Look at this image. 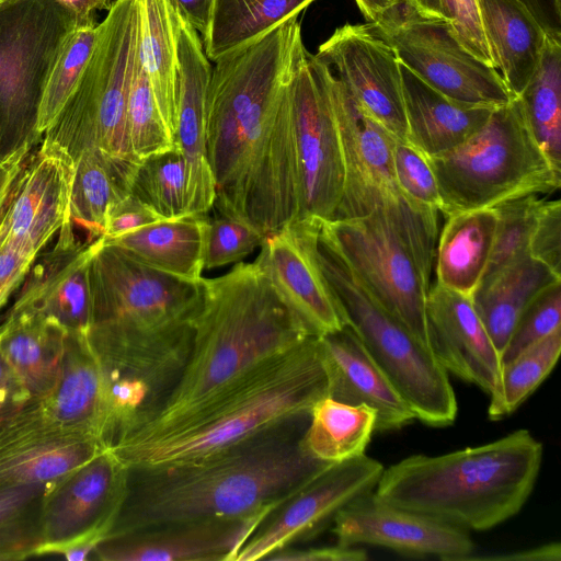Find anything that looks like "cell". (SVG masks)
Here are the masks:
<instances>
[{
  "instance_id": "6da1fadb",
  "label": "cell",
  "mask_w": 561,
  "mask_h": 561,
  "mask_svg": "<svg viewBox=\"0 0 561 561\" xmlns=\"http://www.w3.org/2000/svg\"><path fill=\"white\" fill-rule=\"evenodd\" d=\"M296 57L290 34L275 27L217 58L207 89L205 144L216 186L211 209L265 237L298 219L290 90Z\"/></svg>"
},
{
  "instance_id": "7a4b0ae2",
  "label": "cell",
  "mask_w": 561,
  "mask_h": 561,
  "mask_svg": "<svg viewBox=\"0 0 561 561\" xmlns=\"http://www.w3.org/2000/svg\"><path fill=\"white\" fill-rule=\"evenodd\" d=\"M308 415L196 462L129 471L127 494L110 537L169 523L271 513L333 465L302 449Z\"/></svg>"
},
{
  "instance_id": "3957f363",
  "label": "cell",
  "mask_w": 561,
  "mask_h": 561,
  "mask_svg": "<svg viewBox=\"0 0 561 561\" xmlns=\"http://www.w3.org/2000/svg\"><path fill=\"white\" fill-rule=\"evenodd\" d=\"M202 279L152 268L101 237L91 264L93 322L87 332L99 363L165 400L188 356L204 300Z\"/></svg>"
},
{
  "instance_id": "277c9868",
  "label": "cell",
  "mask_w": 561,
  "mask_h": 561,
  "mask_svg": "<svg viewBox=\"0 0 561 561\" xmlns=\"http://www.w3.org/2000/svg\"><path fill=\"white\" fill-rule=\"evenodd\" d=\"M202 280L204 300L185 365L156 415L125 437L171 428L309 337L256 259Z\"/></svg>"
},
{
  "instance_id": "5b68a950",
  "label": "cell",
  "mask_w": 561,
  "mask_h": 561,
  "mask_svg": "<svg viewBox=\"0 0 561 561\" xmlns=\"http://www.w3.org/2000/svg\"><path fill=\"white\" fill-rule=\"evenodd\" d=\"M325 396L328 381L317 337L309 336L171 428L125 437L107 449L129 471L188 465L308 415Z\"/></svg>"
},
{
  "instance_id": "8992f818",
  "label": "cell",
  "mask_w": 561,
  "mask_h": 561,
  "mask_svg": "<svg viewBox=\"0 0 561 561\" xmlns=\"http://www.w3.org/2000/svg\"><path fill=\"white\" fill-rule=\"evenodd\" d=\"M543 447L518 430L439 456L413 455L385 468L375 496L461 529L486 530L516 515L536 484Z\"/></svg>"
},
{
  "instance_id": "52a82bcc",
  "label": "cell",
  "mask_w": 561,
  "mask_h": 561,
  "mask_svg": "<svg viewBox=\"0 0 561 561\" xmlns=\"http://www.w3.org/2000/svg\"><path fill=\"white\" fill-rule=\"evenodd\" d=\"M311 61L327 88L340 135L344 185L335 219L382 213L430 283L438 239V211L408 197L393 167L394 138L354 99L313 55Z\"/></svg>"
},
{
  "instance_id": "ba28073f",
  "label": "cell",
  "mask_w": 561,
  "mask_h": 561,
  "mask_svg": "<svg viewBox=\"0 0 561 561\" xmlns=\"http://www.w3.org/2000/svg\"><path fill=\"white\" fill-rule=\"evenodd\" d=\"M426 159L445 216L494 207L523 195L551 194L561 185V171L534 138L517 98L495 107L461 146Z\"/></svg>"
},
{
  "instance_id": "9c48e42d",
  "label": "cell",
  "mask_w": 561,
  "mask_h": 561,
  "mask_svg": "<svg viewBox=\"0 0 561 561\" xmlns=\"http://www.w3.org/2000/svg\"><path fill=\"white\" fill-rule=\"evenodd\" d=\"M314 252L345 325L357 335L416 420L435 427L453 424L458 411L456 396L447 371L432 351L370 294L319 229Z\"/></svg>"
},
{
  "instance_id": "30bf717a",
  "label": "cell",
  "mask_w": 561,
  "mask_h": 561,
  "mask_svg": "<svg viewBox=\"0 0 561 561\" xmlns=\"http://www.w3.org/2000/svg\"><path fill=\"white\" fill-rule=\"evenodd\" d=\"M140 0H115L98 24L91 56L64 108L43 138L136 159L127 135V102L139 46Z\"/></svg>"
},
{
  "instance_id": "8fae6325",
  "label": "cell",
  "mask_w": 561,
  "mask_h": 561,
  "mask_svg": "<svg viewBox=\"0 0 561 561\" xmlns=\"http://www.w3.org/2000/svg\"><path fill=\"white\" fill-rule=\"evenodd\" d=\"M75 16L55 0L0 4V160L42 141L36 123L44 85Z\"/></svg>"
},
{
  "instance_id": "7c38bea8",
  "label": "cell",
  "mask_w": 561,
  "mask_h": 561,
  "mask_svg": "<svg viewBox=\"0 0 561 561\" xmlns=\"http://www.w3.org/2000/svg\"><path fill=\"white\" fill-rule=\"evenodd\" d=\"M401 64L453 101L496 107L514 96L499 71L470 54L443 16L398 0L371 21Z\"/></svg>"
},
{
  "instance_id": "4fadbf2b",
  "label": "cell",
  "mask_w": 561,
  "mask_h": 561,
  "mask_svg": "<svg viewBox=\"0 0 561 561\" xmlns=\"http://www.w3.org/2000/svg\"><path fill=\"white\" fill-rule=\"evenodd\" d=\"M319 233L370 294L430 348L426 296L431 286L388 218L375 211L360 218L321 220Z\"/></svg>"
},
{
  "instance_id": "5bb4252c",
  "label": "cell",
  "mask_w": 561,
  "mask_h": 561,
  "mask_svg": "<svg viewBox=\"0 0 561 561\" xmlns=\"http://www.w3.org/2000/svg\"><path fill=\"white\" fill-rule=\"evenodd\" d=\"M290 90L299 184L297 220H333L344 185L342 146L327 88L304 43Z\"/></svg>"
},
{
  "instance_id": "9a60e30c",
  "label": "cell",
  "mask_w": 561,
  "mask_h": 561,
  "mask_svg": "<svg viewBox=\"0 0 561 561\" xmlns=\"http://www.w3.org/2000/svg\"><path fill=\"white\" fill-rule=\"evenodd\" d=\"M383 469L365 454L329 466L266 516L234 561L268 560L293 543L313 537L341 508L373 492Z\"/></svg>"
},
{
  "instance_id": "2e32d148",
  "label": "cell",
  "mask_w": 561,
  "mask_h": 561,
  "mask_svg": "<svg viewBox=\"0 0 561 561\" xmlns=\"http://www.w3.org/2000/svg\"><path fill=\"white\" fill-rule=\"evenodd\" d=\"M128 481L129 470L104 449L54 483L41 507L37 556L75 539H90L98 546L108 539Z\"/></svg>"
},
{
  "instance_id": "e0dca14e",
  "label": "cell",
  "mask_w": 561,
  "mask_h": 561,
  "mask_svg": "<svg viewBox=\"0 0 561 561\" xmlns=\"http://www.w3.org/2000/svg\"><path fill=\"white\" fill-rule=\"evenodd\" d=\"M313 56L396 140L408 141L400 61L371 22L341 25Z\"/></svg>"
},
{
  "instance_id": "ac0fdd59",
  "label": "cell",
  "mask_w": 561,
  "mask_h": 561,
  "mask_svg": "<svg viewBox=\"0 0 561 561\" xmlns=\"http://www.w3.org/2000/svg\"><path fill=\"white\" fill-rule=\"evenodd\" d=\"M75 160L66 147L43 138L21 170L0 216V247L37 257L69 220Z\"/></svg>"
},
{
  "instance_id": "d6986e66",
  "label": "cell",
  "mask_w": 561,
  "mask_h": 561,
  "mask_svg": "<svg viewBox=\"0 0 561 561\" xmlns=\"http://www.w3.org/2000/svg\"><path fill=\"white\" fill-rule=\"evenodd\" d=\"M100 241L81 239L69 218L53 248L36 257L10 311L42 314L68 331L88 332L93 322L91 264Z\"/></svg>"
},
{
  "instance_id": "ffe728a7",
  "label": "cell",
  "mask_w": 561,
  "mask_h": 561,
  "mask_svg": "<svg viewBox=\"0 0 561 561\" xmlns=\"http://www.w3.org/2000/svg\"><path fill=\"white\" fill-rule=\"evenodd\" d=\"M320 221L317 218L297 220L267 236L256 257L280 297L313 337L345 325L316 257Z\"/></svg>"
},
{
  "instance_id": "44dd1931",
  "label": "cell",
  "mask_w": 561,
  "mask_h": 561,
  "mask_svg": "<svg viewBox=\"0 0 561 561\" xmlns=\"http://www.w3.org/2000/svg\"><path fill=\"white\" fill-rule=\"evenodd\" d=\"M331 524L342 546L366 543L448 561H463L474 550L467 530L386 504L374 491L341 508Z\"/></svg>"
},
{
  "instance_id": "7402d4cb",
  "label": "cell",
  "mask_w": 561,
  "mask_h": 561,
  "mask_svg": "<svg viewBox=\"0 0 561 561\" xmlns=\"http://www.w3.org/2000/svg\"><path fill=\"white\" fill-rule=\"evenodd\" d=\"M104 449L93 437L49 421L33 401L0 430V488L51 485Z\"/></svg>"
},
{
  "instance_id": "603a6c76",
  "label": "cell",
  "mask_w": 561,
  "mask_h": 561,
  "mask_svg": "<svg viewBox=\"0 0 561 561\" xmlns=\"http://www.w3.org/2000/svg\"><path fill=\"white\" fill-rule=\"evenodd\" d=\"M268 514L149 527L112 536L93 554L103 561H234Z\"/></svg>"
},
{
  "instance_id": "cb8c5ba5",
  "label": "cell",
  "mask_w": 561,
  "mask_h": 561,
  "mask_svg": "<svg viewBox=\"0 0 561 561\" xmlns=\"http://www.w3.org/2000/svg\"><path fill=\"white\" fill-rule=\"evenodd\" d=\"M211 66L197 31L180 13L178 30V93L174 145L187 171V216L208 214L216 198L206 156V95Z\"/></svg>"
},
{
  "instance_id": "d4e9b609",
  "label": "cell",
  "mask_w": 561,
  "mask_h": 561,
  "mask_svg": "<svg viewBox=\"0 0 561 561\" xmlns=\"http://www.w3.org/2000/svg\"><path fill=\"white\" fill-rule=\"evenodd\" d=\"M426 320L430 348L443 368L491 396L500 378L501 354L471 298L435 284L426 296Z\"/></svg>"
},
{
  "instance_id": "484cf974",
  "label": "cell",
  "mask_w": 561,
  "mask_h": 561,
  "mask_svg": "<svg viewBox=\"0 0 561 561\" xmlns=\"http://www.w3.org/2000/svg\"><path fill=\"white\" fill-rule=\"evenodd\" d=\"M317 343L327 375L328 397L374 409L378 432L400 430L416 420L350 327L317 337Z\"/></svg>"
},
{
  "instance_id": "4316f807",
  "label": "cell",
  "mask_w": 561,
  "mask_h": 561,
  "mask_svg": "<svg viewBox=\"0 0 561 561\" xmlns=\"http://www.w3.org/2000/svg\"><path fill=\"white\" fill-rule=\"evenodd\" d=\"M400 69L408 141L425 158L442 156L461 146L486 123L495 108L453 101L401 62Z\"/></svg>"
},
{
  "instance_id": "83f0119b",
  "label": "cell",
  "mask_w": 561,
  "mask_h": 561,
  "mask_svg": "<svg viewBox=\"0 0 561 561\" xmlns=\"http://www.w3.org/2000/svg\"><path fill=\"white\" fill-rule=\"evenodd\" d=\"M37 402L49 421L89 435L103 447V381L87 332L67 331L56 382Z\"/></svg>"
},
{
  "instance_id": "f1b7e54d",
  "label": "cell",
  "mask_w": 561,
  "mask_h": 561,
  "mask_svg": "<svg viewBox=\"0 0 561 561\" xmlns=\"http://www.w3.org/2000/svg\"><path fill=\"white\" fill-rule=\"evenodd\" d=\"M478 7L494 67L516 98L534 76L548 34L520 0H478Z\"/></svg>"
},
{
  "instance_id": "f546056e",
  "label": "cell",
  "mask_w": 561,
  "mask_h": 561,
  "mask_svg": "<svg viewBox=\"0 0 561 561\" xmlns=\"http://www.w3.org/2000/svg\"><path fill=\"white\" fill-rule=\"evenodd\" d=\"M496 224L494 207L446 216L435 249L436 284L471 298L489 264Z\"/></svg>"
},
{
  "instance_id": "4dcf8cb0",
  "label": "cell",
  "mask_w": 561,
  "mask_h": 561,
  "mask_svg": "<svg viewBox=\"0 0 561 561\" xmlns=\"http://www.w3.org/2000/svg\"><path fill=\"white\" fill-rule=\"evenodd\" d=\"M67 331L33 312L9 311L2 322L0 352L34 401L43 400L56 382Z\"/></svg>"
},
{
  "instance_id": "1f68e13d",
  "label": "cell",
  "mask_w": 561,
  "mask_h": 561,
  "mask_svg": "<svg viewBox=\"0 0 561 561\" xmlns=\"http://www.w3.org/2000/svg\"><path fill=\"white\" fill-rule=\"evenodd\" d=\"M69 218L89 240L102 237L108 209L130 195L139 160L85 148L75 157Z\"/></svg>"
},
{
  "instance_id": "d6a6232c",
  "label": "cell",
  "mask_w": 561,
  "mask_h": 561,
  "mask_svg": "<svg viewBox=\"0 0 561 561\" xmlns=\"http://www.w3.org/2000/svg\"><path fill=\"white\" fill-rule=\"evenodd\" d=\"M560 280L561 276L529 254L481 279L471 300L500 354L527 306Z\"/></svg>"
},
{
  "instance_id": "836d02e7",
  "label": "cell",
  "mask_w": 561,
  "mask_h": 561,
  "mask_svg": "<svg viewBox=\"0 0 561 561\" xmlns=\"http://www.w3.org/2000/svg\"><path fill=\"white\" fill-rule=\"evenodd\" d=\"M206 215L153 222L104 243L161 272L190 279L202 278Z\"/></svg>"
},
{
  "instance_id": "e575fe53",
  "label": "cell",
  "mask_w": 561,
  "mask_h": 561,
  "mask_svg": "<svg viewBox=\"0 0 561 561\" xmlns=\"http://www.w3.org/2000/svg\"><path fill=\"white\" fill-rule=\"evenodd\" d=\"M179 19L175 0H140L138 56L173 141L176 129Z\"/></svg>"
},
{
  "instance_id": "d590c367",
  "label": "cell",
  "mask_w": 561,
  "mask_h": 561,
  "mask_svg": "<svg viewBox=\"0 0 561 561\" xmlns=\"http://www.w3.org/2000/svg\"><path fill=\"white\" fill-rule=\"evenodd\" d=\"M376 419L375 410L366 404H347L325 396L309 412L301 447L327 463L353 459L365 454Z\"/></svg>"
},
{
  "instance_id": "8d00e7d4",
  "label": "cell",
  "mask_w": 561,
  "mask_h": 561,
  "mask_svg": "<svg viewBox=\"0 0 561 561\" xmlns=\"http://www.w3.org/2000/svg\"><path fill=\"white\" fill-rule=\"evenodd\" d=\"M314 0H215L207 35L202 41L209 60L271 31Z\"/></svg>"
},
{
  "instance_id": "74e56055",
  "label": "cell",
  "mask_w": 561,
  "mask_h": 561,
  "mask_svg": "<svg viewBox=\"0 0 561 561\" xmlns=\"http://www.w3.org/2000/svg\"><path fill=\"white\" fill-rule=\"evenodd\" d=\"M516 98L534 138L561 171V37L547 35L538 67Z\"/></svg>"
},
{
  "instance_id": "f35d334b",
  "label": "cell",
  "mask_w": 561,
  "mask_h": 561,
  "mask_svg": "<svg viewBox=\"0 0 561 561\" xmlns=\"http://www.w3.org/2000/svg\"><path fill=\"white\" fill-rule=\"evenodd\" d=\"M130 195L152 209L163 220L187 216V171L179 146L139 160Z\"/></svg>"
},
{
  "instance_id": "ab89813d",
  "label": "cell",
  "mask_w": 561,
  "mask_h": 561,
  "mask_svg": "<svg viewBox=\"0 0 561 561\" xmlns=\"http://www.w3.org/2000/svg\"><path fill=\"white\" fill-rule=\"evenodd\" d=\"M561 353V329L502 364L500 378L490 396L489 417L512 414L547 378Z\"/></svg>"
},
{
  "instance_id": "60d3db41",
  "label": "cell",
  "mask_w": 561,
  "mask_h": 561,
  "mask_svg": "<svg viewBox=\"0 0 561 561\" xmlns=\"http://www.w3.org/2000/svg\"><path fill=\"white\" fill-rule=\"evenodd\" d=\"M51 485L0 488V560L37 556L41 507Z\"/></svg>"
},
{
  "instance_id": "b9f144b4",
  "label": "cell",
  "mask_w": 561,
  "mask_h": 561,
  "mask_svg": "<svg viewBox=\"0 0 561 561\" xmlns=\"http://www.w3.org/2000/svg\"><path fill=\"white\" fill-rule=\"evenodd\" d=\"M98 34V24L75 26L53 62L42 93L36 130L43 139L71 95L87 65Z\"/></svg>"
},
{
  "instance_id": "7bdbcfd3",
  "label": "cell",
  "mask_w": 561,
  "mask_h": 561,
  "mask_svg": "<svg viewBox=\"0 0 561 561\" xmlns=\"http://www.w3.org/2000/svg\"><path fill=\"white\" fill-rule=\"evenodd\" d=\"M127 135L130 151L138 160L174 146L138 54L127 102Z\"/></svg>"
},
{
  "instance_id": "ee69618b",
  "label": "cell",
  "mask_w": 561,
  "mask_h": 561,
  "mask_svg": "<svg viewBox=\"0 0 561 561\" xmlns=\"http://www.w3.org/2000/svg\"><path fill=\"white\" fill-rule=\"evenodd\" d=\"M542 198L528 194L494 206L497 224L494 243L483 278L529 254L530 236Z\"/></svg>"
},
{
  "instance_id": "f6af8a7d",
  "label": "cell",
  "mask_w": 561,
  "mask_h": 561,
  "mask_svg": "<svg viewBox=\"0 0 561 561\" xmlns=\"http://www.w3.org/2000/svg\"><path fill=\"white\" fill-rule=\"evenodd\" d=\"M206 216L203 240L204 270L239 263L262 245L265 236L250 224L215 209Z\"/></svg>"
},
{
  "instance_id": "bcb514c9",
  "label": "cell",
  "mask_w": 561,
  "mask_h": 561,
  "mask_svg": "<svg viewBox=\"0 0 561 561\" xmlns=\"http://www.w3.org/2000/svg\"><path fill=\"white\" fill-rule=\"evenodd\" d=\"M561 329V280L545 288L517 320L501 354L502 364Z\"/></svg>"
},
{
  "instance_id": "7dc6e473",
  "label": "cell",
  "mask_w": 561,
  "mask_h": 561,
  "mask_svg": "<svg viewBox=\"0 0 561 561\" xmlns=\"http://www.w3.org/2000/svg\"><path fill=\"white\" fill-rule=\"evenodd\" d=\"M393 167L397 183L408 197L428 209L440 211L437 182L423 153L408 141L394 140Z\"/></svg>"
},
{
  "instance_id": "c3c4849f",
  "label": "cell",
  "mask_w": 561,
  "mask_h": 561,
  "mask_svg": "<svg viewBox=\"0 0 561 561\" xmlns=\"http://www.w3.org/2000/svg\"><path fill=\"white\" fill-rule=\"evenodd\" d=\"M439 3L443 16L449 21L459 43L478 59L494 67L480 20L478 0H439Z\"/></svg>"
},
{
  "instance_id": "681fc988",
  "label": "cell",
  "mask_w": 561,
  "mask_h": 561,
  "mask_svg": "<svg viewBox=\"0 0 561 561\" xmlns=\"http://www.w3.org/2000/svg\"><path fill=\"white\" fill-rule=\"evenodd\" d=\"M529 255L561 276V203L542 199L529 241Z\"/></svg>"
},
{
  "instance_id": "f907efd6",
  "label": "cell",
  "mask_w": 561,
  "mask_h": 561,
  "mask_svg": "<svg viewBox=\"0 0 561 561\" xmlns=\"http://www.w3.org/2000/svg\"><path fill=\"white\" fill-rule=\"evenodd\" d=\"M161 220L163 219L152 209L133 195H128L108 209L104 221L102 238H116Z\"/></svg>"
},
{
  "instance_id": "816d5d0a",
  "label": "cell",
  "mask_w": 561,
  "mask_h": 561,
  "mask_svg": "<svg viewBox=\"0 0 561 561\" xmlns=\"http://www.w3.org/2000/svg\"><path fill=\"white\" fill-rule=\"evenodd\" d=\"M33 401L23 381L0 352V430Z\"/></svg>"
},
{
  "instance_id": "f5cc1de1",
  "label": "cell",
  "mask_w": 561,
  "mask_h": 561,
  "mask_svg": "<svg viewBox=\"0 0 561 561\" xmlns=\"http://www.w3.org/2000/svg\"><path fill=\"white\" fill-rule=\"evenodd\" d=\"M36 257L7 245L0 247V309L23 284Z\"/></svg>"
},
{
  "instance_id": "db71d44e",
  "label": "cell",
  "mask_w": 561,
  "mask_h": 561,
  "mask_svg": "<svg viewBox=\"0 0 561 561\" xmlns=\"http://www.w3.org/2000/svg\"><path fill=\"white\" fill-rule=\"evenodd\" d=\"M367 553L364 549L355 546L316 547L307 549H293L291 547L280 550L268 558L273 561H364Z\"/></svg>"
},
{
  "instance_id": "11a10c76",
  "label": "cell",
  "mask_w": 561,
  "mask_h": 561,
  "mask_svg": "<svg viewBox=\"0 0 561 561\" xmlns=\"http://www.w3.org/2000/svg\"><path fill=\"white\" fill-rule=\"evenodd\" d=\"M32 149L31 147H24L10 157L0 160V216Z\"/></svg>"
},
{
  "instance_id": "9f6ffc18",
  "label": "cell",
  "mask_w": 561,
  "mask_h": 561,
  "mask_svg": "<svg viewBox=\"0 0 561 561\" xmlns=\"http://www.w3.org/2000/svg\"><path fill=\"white\" fill-rule=\"evenodd\" d=\"M561 559V546L559 542H550L538 547L515 551L504 554L488 557L469 556L465 560H488V561H559Z\"/></svg>"
},
{
  "instance_id": "6f0895ef",
  "label": "cell",
  "mask_w": 561,
  "mask_h": 561,
  "mask_svg": "<svg viewBox=\"0 0 561 561\" xmlns=\"http://www.w3.org/2000/svg\"><path fill=\"white\" fill-rule=\"evenodd\" d=\"M181 14L197 31L202 41L207 35L215 0H175Z\"/></svg>"
},
{
  "instance_id": "680465c9",
  "label": "cell",
  "mask_w": 561,
  "mask_h": 561,
  "mask_svg": "<svg viewBox=\"0 0 561 561\" xmlns=\"http://www.w3.org/2000/svg\"><path fill=\"white\" fill-rule=\"evenodd\" d=\"M548 35L561 37V12L552 0H520Z\"/></svg>"
},
{
  "instance_id": "91938a15",
  "label": "cell",
  "mask_w": 561,
  "mask_h": 561,
  "mask_svg": "<svg viewBox=\"0 0 561 561\" xmlns=\"http://www.w3.org/2000/svg\"><path fill=\"white\" fill-rule=\"evenodd\" d=\"M66 8L75 16L76 25H88L95 23L94 13L96 11L110 10L111 0H55Z\"/></svg>"
},
{
  "instance_id": "94428289",
  "label": "cell",
  "mask_w": 561,
  "mask_h": 561,
  "mask_svg": "<svg viewBox=\"0 0 561 561\" xmlns=\"http://www.w3.org/2000/svg\"><path fill=\"white\" fill-rule=\"evenodd\" d=\"M364 18L371 22L374 19L388 7L398 0H354Z\"/></svg>"
},
{
  "instance_id": "6125c7cd",
  "label": "cell",
  "mask_w": 561,
  "mask_h": 561,
  "mask_svg": "<svg viewBox=\"0 0 561 561\" xmlns=\"http://www.w3.org/2000/svg\"><path fill=\"white\" fill-rule=\"evenodd\" d=\"M412 1L419 8H421L424 12L433 14V15H437V16H443L439 0H412Z\"/></svg>"
},
{
  "instance_id": "be15d7a7",
  "label": "cell",
  "mask_w": 561,
  "mask_h": 561,
  "mask_svg": "<svg viewBox=\"0 0 561 561\" xmlns=\"http://www.w3.org/2000/svg\"><path fill=\"white\" fill-rule=\"evenodd\" d=\"M552 1L554 3V7L557 8V10L561 12V0H552Z\"/></svg>"
},
{
  "instance_id": "e7e4bbea",
  "label": "cell",
  "mask_w": 561,
  "mask_h": 561,
  "mask_svg": "<svg viewBox=\"0 0 561 561\" xmlns=\"http://www.w3.org/2000/svg\"><path fill=\"white\" fill-rule=\"evenodd\" d=\"M7 1H10V0H0V4L3 3V2H7Z\"/></svg>"
},
{
  "instance_id": "03108f58",
  "label": "cell",
  "mask_w": 561,
  "mask_h": 561,
  "mask_svg": "<svg viewBox=\"0 0 561 561\" xmlns=\"http://www.w3.org/2000/svg\"><path fill=\"white\" fill-rule=\"evenodd\" d=\"M1 332H2V323L0 324V335H1Z\"/></svg>"
}]
</instances>
